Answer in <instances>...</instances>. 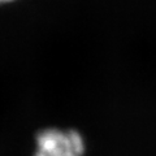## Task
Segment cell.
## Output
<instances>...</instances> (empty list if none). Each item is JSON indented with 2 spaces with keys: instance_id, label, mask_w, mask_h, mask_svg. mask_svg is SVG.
<instances>
[{
  "instance_id": "cell-1",
  "label": "cell",
  "mask_w": 156,
  "mask_h": 156,
  "mask_svg": "<svg viewBox=\"0 0 156 156\" xmlns=\"http://www.w3.org/2000/svg\"><path fill=\"white\" fill-rule=\"evenodd\" d=\"M85 139L74 129L47 128L35 136L34 156H83Z\"/></svg>"
},
{
  "instance_id": "cell-2",
  "label": "cell",
  "mask_w": 156,
  "mask_h": 156,
  "mask_svg": "<svg viewBox=\"0 0 156 156\" xmlns=\"http://www.w3.org/2000/svg\"><path fill=\"white\" fill-rule=\"evenodd\" d=\"M11 2H14V0H0V5H2V4H7V3H11Z\"/></svg>"
}]
</instances>
